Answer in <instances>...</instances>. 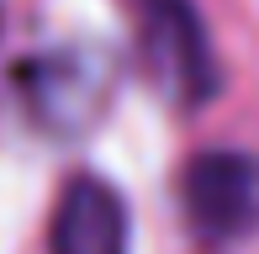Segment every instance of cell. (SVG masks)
I'll use <instances>...</instances> for the list:
<instances>
[{
	"label": "cell",
	"instance_id": "obj_1",
	"mask_svg": "<svg viewBox=\"0 0 259 254\" xmlns=\"http://www.w3.org/2000/svg\"><path fill=\"white\" fill-rule=\"evenodd\" d=\"M138 32V59L154 85L180 106H201L217 96V53L206 21L191 0H127Z\"/></svg>",
	"mask_w": 259,
	"mask_h": 254
},
{
	"label": "cell",
	"instance_id": "obj_2",
	"mask_svg": "<svg viewBox=\"0 0 259 254\" xmlns=\"http://www.w3.org/2000/svg\"><path fill=\"white\" fill-rule=\"evenodd\" d=\"M180 212L201 244L228 249L259 233V154L206 148L180 170Z\"/></svg>",
	"mask_w": 259,
	"mask_h": 254
},
{
	"label": "cell",
	"instance_id": "obj_3",
	"mask_svg": "<svg viewBox=\"0 0 259 254\" xmlns=\"http://www.w3.org/2000/svg\"><path fill=\"white\" fill-rule=\"evenodd\" d=\"M16 90L27 101L32 122L48 133H79L96 122L111 74L96 53L85 48H64V53H42V59L16 64Z\"/></svg>",
	"mask_w": 259,
	"mask_h": 254
},
{
	"label": "cell",
	"instance_id": "obj_4",
	"mask_svg": "<svg viewBox=\"0 0 259 254\" xmlns=\"http://www.w3.org/2000/svg\"><path fill=\"white\" fill-rule=\"evenodd\" d=\"M48 254H127V201L101 175H74L58 191Z\"/></svg>",
	"mask_w": 259,
	"mask_h": 254
}]
</instances>
